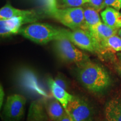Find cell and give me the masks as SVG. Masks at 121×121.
<instances>
[{
  "instance_id": "6da1fadb",
  "label": "cell",
  "mask_w": 121,
  "mask_h": 121,
  "mask_svg": "<svg viewBox=\"0 0 121 121\" xmlns=\"http://www.w3.org/2000/svg\"><path fill=\"white\" fill-rule=\"evenodd\" d=\"M78 67V78L87 90L100 93L109 86L111 82L109 75L100 65L90 60Z\"/></svg>"
},
{
  "instance_id": "7a4b0ae2",
  "label": "cell",
  "mask_w": 121,
  "mask_h": 121,
  "mask_svg": "<svg viewBox=\"0 0 121 121\" xmlns=\"http://www.w3.org/2000/svg\"><path fill=\"white\" fill-rule=\"evenodd\" d=\"M47 13L65 26L72 30H85L84 9L81 7L60 9L57 7L56 0H48Z\"/></svg>"
},
{
  "instance_id": "3957f363",
  "label": "cell",
  "mask_w": 121,
  "mask_h": 121,
  "mask_svg": "<svg viewBox=\"0 0 121 121\" xmlns=\"http://www.w3.org/2000/svg\"><path fill=\"white\" fill-rule=\"evenodd\" d=\"M67 30L57 29L47 24L33 23L21 28L19 33L38 44H44L52 40L66 38Z\"/></svg>"
},
{
  "instance_id": "277c9868",
  "label": "cell",
  "mask_w": 121,
  "mask_h": 121,
  "mask_svg": "<svg viewBox=\"0 0 121 121\" xmlns=\"http://www.w3.org/2000/svg\"><path fill=\"white\" fill-rule=\"evenodd\" d=\"M54 48L60 60L66 62L75 63L78 67L90 60L87 54L78 49L66 38L54 40Z\"/></svg>"
},
{
  "instance_id": "5b68a950",
  "label": "cell",
  "mask_w": 121,
  "mask_h": 121,
  "mask_svg": "<svg viewBox=\"0 0 121 121\" xmlns=\"http://www.w3.org/2000/svg\"><path fill=\"white\" fill-rule=\"evenodd\" d=\"M66 38L80 48L91 53H102L100 45L89 31L82 29L67 31Z\"/></svg>"
},
{
  "instance_id": "8992f818",
  "label": "cell",
  "mask_w": 121,
  "mask_h": 121,
  "mask_svg": "<svg viewBox=\"0 0 121 121\" xmlns=\"http://www.w3.org/2000/svg\"><path fill=\"white\" fill-rule=\"evenodd\" d=\"M26 101L22 95L9 96L3 109L2 119L4 121H20L24 117Z\"/></svg>"
},
{
  "instance_id": "52a82bcc",
  "label": "cell",
  "mask_w": 121,
  "mask_h": 121,
  "mask_svg": "<svg viewBox=\"0 0 121 121\" xmlns=\"http://www.w3.org/2000/svg\"><path fill=\"white\" fill-rule=\"evenodd\" d=\"M66 111L74 121H93L94 118L95 111L92 106L79 97L73 96Z\"/></svg>"
},
{
  "instance_id": "ba28073f",
  "label": "cell",
  "mask_w": 121,
  "mask_h": 121,
  "mask_svg": "<svg viewBox=\"0 0 121 121\" xmlns=\"http://www.w3.org/2000/svg\"><path fill=\"white\" fill-rule=\"evenodd\" d=\"M35 14L29 16H18L8 20H1L0 21V34L1 37H7L19 32L23 24L28 22H35L37 18Z\"/></svg>"
},
{
  "instance_id": "9c48e42d",
  "label": "cell",
  "mask_w": 121,
  "mask_h": 121,
  "mask_svg": "<svg viewBox=\"0 0 121 121\" xmlns=\"http://www.w3.org/2000/svg\"><path fill=\"white\" fill-rule=\"evenodd\" d=\"M44 104L40 100H34L30 104L27 121H49Z\"/></svg>"
},
{
  "instance_id": "30bf717a",
  "label": "cell",
  "mask_w": 121,
  "mask_h": 121,
  "mask_svg": "<svg viewBox=\"0 0 121 121\" xmlns=\"http://www.w3.org/2000/svg\"><path fill=\"white\" fill-rule=\"evenodd\" d=\"M48 82L53 96L58 100L66 110L68 104L73 99V96L68 93L66 89L58 85L54 80L50 78Z\"/></svg>"
},
{
  "instance_id": "8fae6325",
  "label": "cell",
  "mask_w": 121,
  "mask_h": 121,
  "mask_svg": "<svg viewBox=\"0 0 121 121\" xmlns=\"http://www.w3.org/2000/svg\"><path fill=\"white\" fill-rule=\"evenodd\" d=\"M101 16L104 23L111 28L121 29V13L113 7H107L101 12Z\"/></svg>"
},
{
  "instance_id": "7c38bea8",
  "label": "cell",
  "mask_w": 121,
  "mask_h": 121,
  "mask_svg": "<svg viewBox=\"0 0 121 121\" xmlns=\"http://www.w3.org/2000/svg\"><path fill=\"white\" fill-rule=\"evenodd\" d=\"M44 105L51 121H58L66 112L62 104L56 98L47 100Z\"/></svg>"
},
{
  "instance_id": "4fadbf2b",
  "label": "cell",
  "mask_w": 121,
  "mask_h": 121,
  "mask_svg": "<svg viewBox=\"0 0 121 121\" xmlns=\"http://www.w3.org/2000/svg\"><path fill=\"white\" fill-rule=\"evenodd\" d=\"M118 29L111 28L102 22L89 32L100 45V44L101 42L109 37L117 35L118 33Z\"/></svg>"
},
{
  "instance_id": "5bb4252c",
  "label": "cell",
  "mask_w": 121,
  "mask_h": 121,
  "mask_svg": "<svg viewBox=\"0 0 121 121\" xmlns=\"http://www.w3.org/2000/svg\"><path fill=\"white\" fill-rule=\"evenodd\" d=\"M108 121H121V100H110L106 104L104 110Z\"/></svg>"
},
{
  "instance_id": "9a60e30c",
  "label": "cell",
  "mask_w": 121,
  "mask_h": 121,
  "mask_svg": "<svg viewBox=\"0 0 121 121\" xmlns=\"http://www.w3.org/2000/svg\"><path fill=\"white\" fill-rule=\"evenodd\" d=\"M85 30L90 31L102 22L99 12L89 6L84 9Z\"/></svg>"
},
{
  "instance_id": "2e32d148",
  "label": "cell",
  "mask_w": 121,
  "mask_h": 121,
  "mask_svg": "<svg viewBox=\"0 0 121 121\" xmlns=\"http://www.w3.org/2000/svg\"><path fill=\"white\" fill-rule=\"evenodd\" d=\"M34 14L35 13L33 11L19 10L13 7L10 4H6L0 10V19L8 20L18 16H29Z\"/></svg>"
},
{
  "instance_id": "e0dca14e",
  "label": "cell",
  "mask_w": 121,
  "mask_h": 121,
  "mask_svg": "<svg viewBox=\"0 0 121 121\" xmlns=\"http://www.w3.org/2000/svg\"><path fill=\"white\" fill-rule=\"evenodd\" d=\"M102 53L121 52V37L117 35L112 36L100 42Z\"/></svg>"
},
{
  "instance_id": "ac0fdd59",
  "label": "cell",
  "mask_w": 121,
  "mask_h": 121,
  "mask_svg": "<svg viewBox=\"0 0 121 121\" xmlns=\"http://www.w3.org/2000/svg\"><path fill=\"white\" fill-rule=\"evenodd\" d=\"M88 0H62L63 5L68 7H80L87 4Z\"/></svg>"
},
{
  "instance_id": "d6986e66",
  "label": "cell",
  "mask_w": 121,
  "mask_h": 121,
  "mask_svg": "<svg viewBox=\"0 0 121 121\" xmlns=\"http://www.w3.org/2000/svg\"><path fill=\"white\" fill-rule=\"evenodd\" d=\"M107 7H113L119 11L121 9V0H104L103 8Z\"/></svg>"
},
{
  "instance_id": "ffe728a7",
  "label": "cell",
  "mask_w": 121,
  "mask_h": 121,
  "mask_svg": "<svg viewBox=\"0 0 121 121\" xmlns=\"http://www.w3.org/2000/svg\"><path fill=\"white\" fill-rule=\"evenodd\" d=\"M103 2L104 0H88L87 4V6L92 7L99 13L103 9Z\"/></svg>"
},
{
  "instance_id": "44dd1931",
  "label": "cell",
  "mask_w": 121,
  "mask_h": 121,
  "mask_svg": "<svg viewBox=\"0 0 121 121\" xmlns=\"http://www.w3.org/2000/svg\"><path fill=\"white\" fill-rule=\"evenodd\" d=\"M55 82L57 83L58 85H60V86L62 87L63 88L65 89H66L67 88V84L65 81V80H63L62 78H56V80H54Z\"/></svg>"
},
{
  "instance_id": "7402d4cb",
  "label": "cell",
  "mask_w": 121,
  "mask_h": 121,
  "mask_svg": "<svg viewBox=\"0 0 121 121\" xmlns=\"http://www.w3.org/2000/svg\"><path fill=\"white\" fill-rule=\"evenodd\" d=\"M58 121H74L72 118L67 112L63 115Z\"/></svg>"
},
{
  "instance_id": "603a6c76",
  "label": "cell",
  "mask_w": 121,
  "mask_h": 121,
  "mask_svg": "<svg viewBox=\"0 0 121 121\" xmlns=\"http://www.w3.org/2000/svg\"><path fill=\"white\" fill-rule=\"evenodd\" d=\"M116 69L118 73L119 74V75L121 77V63L117 65L116 67Z\"/></svg>"
},
{
  "instance_id": "cb8c5ba5",
  "label": "cell",
  "mask_w": 121,
  "mask_h": 121,
  "mask_svg": "<svg viewBox=\"0 0 121 121\" xmlns=\"http://www.w3.org/2000/svg\"><path fill=\"white\" fill-rule=\"evenodd\" d=\"M4 90H3V88L2 86H1V107H2V104L3 102V99H4Z\"/></svg>"
},
{
  "instance_id": "d4e9b609",
  "label": "cell",
  "mask_w": 121,
  "mask_h": 121,
  "mask_svg": "<svg viewBox=\"0 0 121 121\" xmlns=\"http://www.w3.org/2000/svg\"><path fill=\"white\" fill-rule=\"evenodd\" d=\"M118 34H119V37H121V29H119V31H118Z\"/></svg>"
},
{
  "instance_id": "484cf974",
  "label": "cell",
  "mask_w": 121,
  "mask_h": 121,
  "mask_svg": "<svg viewBox=\"0 0 121 121\" xmlns=\"http://www.w3.org/2000/svg\"><path fill=\"white\" fill-rule=\"evenodd\" d=\"M107 121V119H106V120H105V121Z\"/></svg>"
}]
</instances>
